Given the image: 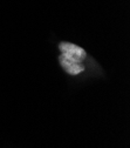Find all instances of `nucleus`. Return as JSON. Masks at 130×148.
<instances>
[{
    "instance_id": "obj_1",
    "label": "nucleus",
    "mask_w": 130,
    "mask_h": 148,
    "mask_svg": "<svg viewBox=\"0 0 130 148\" xmlns=\"http://www.w3.org/2000/svg\"><path fill=\"white\" fill-rule=\"evenodd\" d=\"M59 49H60L61 54L66 55L67 58H69L71 60L79 61V62H82L87 57V52L82 47H80L75 44L68 42V41L60 42L59 44Z\"/></svg>"
},
{
    "instance_id": "obj_2",
    "label": "nucleus",
    "mask_w": 130,
    "mask_h": 148,
    "mask_svg": "<svg viewBox=\"0 0 130 148\" xmlns=\"http://www.w3.org/2000/svg\"><path fill=\"white\" fill-rule=\"evenodd\" d=\"M59 62H60L62 69L67 74H70V75H78V74H80L84 71V66L82 65V62L71 60L63 54L59 55Z\"/></svg>"
}]
</instances>
